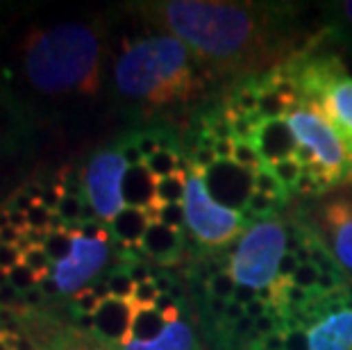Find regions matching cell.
I'll use <instances>...</instances> for the list:
<instances>
[{"label":"cell","instance_id":"1","mask_svg":"<svg viewBox=\"0 0 352 350\" xmlns=\"http://www.w3.org/2000/svg\"><path fill=\"white\" fill-rule=\"evenodd\" d=\"M144 25L177 36L226 85L280 69L314 34L296 5L241 0H155L132 5Z\"/></svg>","mask_w":352,"mask_h":350},{"label":"cell","instance_id":"2","mask_svg":"<svg viewBox=\"0 0 352 350\" xmlns=\"http://www.w3.org/2000/svg\"><path fill=\"white\" fill-rule=\"evenodd\" d=\"M109 57L98 14L30 23L0 46V85L36 128L50 114L100 100Z\"/></svg>","mask_w":352,"mask_h":350},{"label":"cell","instance_id":"3","mask_svg":"<svg viewBox=\"0 0 352 350\" xmlns=\"http://www.w3.org/2000/svg\"><path fill=\"white\" fill-rule=\"evenodd\" d=\"M109 73L111 98L127 116L144 125H170L179 135L228 89L177 36L155 28L123 36Z\"/></svg>","mask_w":352,"mask_h":350},{"label":"cell","instance_id":"4","mask_svg":"<svg viewBox=\"0 0 352 350\" xmlns=\"http://www.w3.org/2000/svg\"><path fill=\"white\" fill-rule=\"evenodd\" d=\"M284 121L298 141L296 157L305 171H311L327 191L352 184V139L329 121L316 102L300 98Z\"/></svg>","mask_w":352,"mask_h":350},{"label":"cell","instance_id":"5","mask_svg":"<svg viewBox=\"0 0 352 350\" xmlns=\"http://www.w3.org/2000/svg\"><path fill=\"white\" fill-rule=\"evenodd\" d=\"M182 207L186 219V239L191 237V241L202 252H228L230 245H234L250 226L243 212L232 210L212 196L205 173L196 171L191 164L186 171Z\"/></svg>","mask_w":352,"mask_h":350},{"label":"cell","instance_id":"6","mask_svg":"<svg viewBox=\"0 0 352 350\" xmlns=\"http://www.w3.org/2000/svg\"><path fill=\"white\" fill-rule=\"evenodd\" d=\"M289 250V223L282 219L254 221L226 252L228 271L236 285L254 292L271 289L282 257Z\"/></svg>","mask_w":352,"mask_h":350},{"label":"cell","instance_id":"7","mask_svg":"<svg viewBox=\"0 0 352 350\" xmlns=\"http://www.w3.org/2000/svg\"><path fill=\"white\" fill-rule=\"evenodd\" d=\"M289 216L323 243L352 287V184L311 200H298Z\"/></svg>","mask_w":352,"mask_h":350},{"label":"cell","instance_id":"8","mask_svg":"<svg viewBox=\"0 0 352 350\" xmlns=\"http://www.w3.org/2000/svg\"><path fill=\"white\" fill-rule=\"evenodd\" d=\"M127 168L130 166L125 164L114 141L96 148L80 166L87 200L91 203L100 223H104V226H109L125 210L123 180Z\"/></svg>","mask_w":352,"mask_h":350},{"label":"cell","instance_id":"9","mask_svg":"<svg viewBox=\"0 0 352 350\" xmlns=\"http://www.w3.org/2000/svg\"><path fill=\"white\" fill-rule=\"evenodd\" d=\"M114 239H91L80 232V226H73V243L71 252L62 262L52 264L50 280L55 282L59 300L69 303L73 296L109 271L111 248Z\"/></svg>","mask_w":352,"mask_h":350},{"label":"cell","instance_id":"10","mask_svg":"<svg viewBox=\"0 0 352 350\" xmlns=\"http://www.w3.org/2000/svg\"><path fill=\"white\" fill-rule=\"evenodd\" d=\"M309 350H352V287L336 292L334 303L307 321L305 325Z\"/></svg>","mask_w":352,"mask_h":350},{"label":"cell","instance_id":"11","mask_svg":"<svg viewBox=\"0 0 352 350\" xmlns=\"http://www.w3.org/2000/svg\"><path fill=\"white\" fill-rule=\"evenodd\" d=\"M254 82H257L259 89L257 114L264 121H282L300 102V91H298V87L284 73L282 66L275 71L264 73V76H257Z\"/></svg>","mask_w":352,"mask_h":350},{"label":"cell","instance_id":"12","mask_svg":"<svg viewBox=\"0 0 352 350\" xmlns=\"http://www.w3.org/2000/svg\"><path fill=\"white\" fill-rule=\"evenodd\" d=\"M34 123L0 85V160L23 153L32 141Z\"/></svg>","mask_w":352,"mask_h":350},{"label":"cell","instance_id":"13","mask_svg":"<svg viewBox=\"0 0 352 350\" xmlns=\"http://www.w3.org/2000/svg\"><path fill=\"white\" fill-rule=\"evenodd\" d=\"M109 350H200V337L196 325L186 321L184 314L177 321H170L157 332L153 339H125Z\"/></svg>","mask_w":352,"mask_h":350},{"label":"cell","instance_id":"14","mask_svg":"<svg viewBox=\"0 0 352 350\" xmlns=\"http://www.w3.org/2000/svg\"><path fill=\"white\" fill-rule=\"evenodd\" d=\"M186 241L189 239H186L184 232L170 230L162 223H153L144 234V241H141V255L151 264H155L157 269H170L182 259Z\"/></svg>","mask_w":352,"mask_h":350},{"label":"cell","instance_id":"15","mask_svg":"<svg viewBox=\"0 0 352 350\" xmlns=\"http://www.w3.org/2000/svg\"><path fill=\"white\" fill-rule=\"evenodd\" d=\"M316 105L323 109V114L339 128L343 135L352 139V76L343 73L329 85Z\"/></svg>","mask_w":352,"mask_h":350},{"label":"cell","instance_id":"16","mask_svg":"<svg viewBox=\"0 0 352 350\" xmlns=\"http://www.w3.org/2000/svg\"><path fill=\"white\" fill-rule=\"evenodd\" d=\"M153 226V216L148 210H139V207H125V210L109 223V232L114 237L118 248L141 252V241L148 228Z\"/></svg>","mask_w":352,"mask_h":350},{"label":"cell","instance_id":"17","mask_svg":"<svg viewBox=\"0 0 352 350\" xmlns=\"http://www.w3.org/2000/svg\"><path fill=\"white\" fill-rule=\"evenodd\" d=\"M252 144L261 151L266 164L282 160V157H291V155L298 153V141L284 118L282 121L261 123V128L257 130V135H254Z\"/></svg>","mask_w":352,"mask_h":350},{"label":"cell","instance_id":"18","mask_svg":"<svg viewBox=\"0 0 352 350\" xmlns=\"http://www.w3.org/2000/svg\"><path fill=\"white\" fill-rule=\"evenodd\" d=\"M155 184L157 177L144 164L130 166L123 180L125 207H139V210H155Z\"/></svg>","mask_w":352,"mask_h":350},{"label":"cell","instance_id":"19","mask_svg":"<svg viewBox=\"0 0 352 350\" xmlns=\"http://www.w3.org/2000/svg\"><path fill=\"white\" fill-rule=\"evenodd\" d=\"M186 171H177V173H173V175L157 180V184H155V207L182 203L184 191H186Z\"/></svg>","mask_w":352,"mask_h":350},{"label":"cell","instance_id":"20","mask_svg":"<svg viewBox=\"0 0 352 350\" xmlns=\"http://www.w3.org/2000/svg\"><path fill=\"white\" fill-rule=\"evenodd\" d=\"M202 292L209 298H216V300H223V303H230L234 298L236 292V282L232 278V273L228 271V266L223 269H214L212 273L202 280Z\"/></svg>","mask_w":352,"mask_h":350},{"label":"cell","instance_id":"21","mask_svg":"<svg viewBox=\"0 0 352 350\" xmlns=\"http://www.w3.org/2000/svg\"><path fill=\"white\" fill-rule=\"evenodd\" d=\"M252 191L264 193V196L273 198V200H277V203H282L287 207L294 203V196L282 187V182L277 180L273 171L268 168V164L264 168H259L257 173H252Z\"/></svg>","mask_w":352,"mask_h":350},{"label":"cell","instance_id":"22","mask_svg":"<svg viewBox=\"0 0 352 350\" xmlns=\"http://www.w3.org/2000/svg\"><path fill=\"white\" fill-rule=\"evenodd\" d=\"M282 210H287V205L277 203V200L264 196V193L250 191V196H248V200H245V205H243V216L250 223L268 221V219H277V214H280Z\"/></svg>","mask_w":352,"mask_h":350},{"label":"cell","instance_id":"23","mask_svg":"<svg viewBox=\"0 0 352 350\" xmlns=\"http://www.w3.org/2000/svg\"><path fill=\"white\" fill-rule=\"evenodd\" d=\"M268 168H271L277 180L282 182V187L294 196L298 182H300V177L305 173V166L300 164V160H298L296 155H291V157H282V160L271 162L268 164Z\"/></svg>","mask_w":352,"mask_h":350},{"label":"cell","instance_id":"24","mask_svg":"<svg viewBox=\"0 0 352 350\" xmlns=\"http://www.w3.org/2000/svg\"><path fill=\"white\" fill-rule=\"evenodd\" d=\"M232 164H236L239 168L248 171V173H257L259 168L266 166V160L252 141L234 139V155H232Z\"/></svg>","mask_w":352,"mask_h":350},{"label":"cell","instance_id":"25","mask_svg":"<svg viewBox=\"0 0 352 350\" xmlns=\"http://www.w3.org/2000/svg\"><path fill=\"white\" fill-rule=\"evenodd\" d=\"M21 248H23V264L39 278V282L43 285L52 273V259L48 257L46 248H43V245H32L28 241L21 245Z\"/></svg>","mask_w":352,"mask_h":350},{"label":"cell","instance_id":"26","mask_svg":"<svg viewBox=\"0 0 352 350\" xmlns=\"http://www.w3.org/2000/svg\"><path fill=\"white\" fill-rule=\"evenodd\" d=\"M104 280H107L109 285V294L111 298H116V300H130L134 296V287H137V282L132 280V275L127 273L125 266H111V269L104 273Z\"/></svg>","mask_w":352,"mask_h":350},{"label":"cell","instance_id":"27","mask_svg":"<svg viewBox=\"0 0 352 350\" xmlns=\"http://www.w3.org/2000/svg\"><path fill=\"white\" fill-rule=\"evenodd\" d=\"M153 216V223H162L170 230H177V232L186 234V219H184V207L179 205H160L155 210H148Z\"/></svg>","mask_w":352,"mask_h":350},{"label":"cell","instance_id":"28","mask_svg":"<svg viewBox=\"0 0 352 350\" xmlns=\"http://www.w3.org/2000/svg\"><path fill=\"white\" fill-rule=\"evenodd\" d=\"M329 14H332L334 23L327 25V30L334 36H343V32L352 34V0H346V3H334L329 7Z\"/></svg>","mask_w":352,"mask_h":350},{"label":"cell","instance_id":"29","mask_svg":"<svg viewBox=\"0 0 352 350\" xmlns=\"http://www.w3.org/2000/svg\"><path fill=\"white\" fill-rule=\"evenodd\" d=\"M7 278H10V285L16 289L19 294H28V292H32V289L41 287L39 278H36L25 264H19L16 269H12L10 273H7Z\"/></svg>","mask_w":352,"mask_h":350},{"label":"cell","instance_id":"30","mask_svg":"<svg viewBox=\"0 0 352 350\" xmlns=\"http://www.w3.org/2000/svg\"><path fill=\"white\" fill-rule=\"evenodd\" d=\"M318 275H320V271L314 264H300L298 266V271L294 273V278H291V282L311 294V292H316Z\"/></svg>","mask_w":352,"mask_h":350},{"label":"cell","instance_id":"31","mask_svg":"<svg viewBox=\"0 0 352 350\" xmlns=\"http://www.w3.org/2000/svg\"><path fill=\"white\" fill-rule=\"evenodd\" d=\"M57 350H107V348H102L98 341L91 337V334L82 332L78 327V332L73 334V337L66 341L64 346H59Z\"/></svg>","mask_w":352,"mask_h":350},{"label":"cell","instance_id":"32","mask_svg":"<svg viewBox=\"0 0 352 350\" xmlns=\"http://www.w3.org/2000/svg\"><path fill=\"white\" fill-rule=\"evenodd\" d=\"M19 264H23V248L21 245H7V243L0 245V269L10 273Z\"/></svg>","mask_w":352,"mask_h":350},{"label":"cell","instance_id":"33","mask_svg":"<svg viewBox=\"0 0 352 350\" xmlns=\"http://www.w3.org/2000/svg\"><path fill=\"white\" fill-rule=\"evenodd\" d=\"M284 350H309V339H307L305 327H289L284 332Z\"/></svg>","mask_w":352,"mask_h":350},{"label":"cell","instance_id":"34","mask_svg":"<svg viewBox=\"0 0 352 350\" xmlns=\"http://www.w3.org/2000/svg\"><path fill=\"white\" fill-rule=\"evenodd\" d=\"M157 298H160V289H157L155 280L139 282V285L134 287V296H132V300H137L139 305H155Z\"/></svg>","mask_w":352,"mask_h":350},{"label":"cell","instance_id":"35","mask_svg":"<svg viewBox=\"0 0 352 350\" xmlns=\"http://www.w3.org/2000/svg\"><path fill=\"white\" fill-rule=\"evenodd\" d=\"M298 266H300V262H298L296 252L287 250V255H284L282 262H280V269H277V278H280V280H291V278H294V273L298 271Z\"/></svg>","mask_w":352,"mask_h":350},{"label":"cell","instance_id":"36","mask_svg":"<svg viewBox=\"0 0 352 350\" xmlns=\"http://www.w3.org/2000/svg\"><path fill=\"white\" fill-rule=\"evenodd\" d=\"M214 155H216V160H219V162H232V155H234V139L216 141Z\"/></svg>","mask_w":352,"mask_h":350},{"label":"cell","instance_id":"37","mask_svg":"<svg viewBox=\"0 0 352 350\" xmlns=\"http://www.w3.org/2000/svg\"><path fill=\"white\" fill-rule=\"evenodd\" d=\"M259 298V292H254V289H250V287H241V285H236V292H234V298L232 300L234 303H239V305H248V303H252V300H257Z\"/></svg>","mask_w":352,"mask_h":350},{"label":"cell","instance_id":"38","mask_svg":"<svg viewBox=\"0 0 352 350\" xmlns=\"http://www.w3.org/2000/svg\"><path fill=\"white\" fill-rule=\"evenodd\" d=\"M266 314H268V305L261 300V298H257V300L245 305V316H250L252 321H257V318L266 316Z\"/></svg>","mask_w":352,"mask_h":350}]
</instances>
